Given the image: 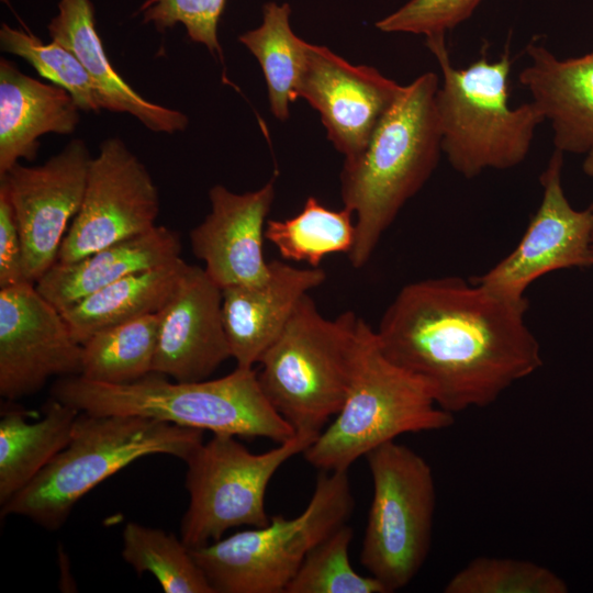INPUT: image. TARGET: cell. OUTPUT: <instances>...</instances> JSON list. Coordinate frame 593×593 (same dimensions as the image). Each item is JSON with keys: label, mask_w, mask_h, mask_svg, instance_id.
Returning a JSON list of instances; mask_svg holds the SVG:
<instances>
[{"label": "cell", "mask_w": 593, "mask_h": 593, "mask_svg": "<svg viewBox=\"0 0 593 593\" xmlns=\"http://www.w3.org/2000/svg\"><path fill=\"white\" fill-rule=\"evenodd\" d=\"M527 309L474 280L428 278L402 287L374 332L385 357L454 415L493 404L542 366Z\"/></svg>", "instance_id": "1"}, {"label": "cell", "mask_w": 593, "mask_h": 593, "mask_svg": "<svg viewBox=\"0 0 593 593\" xmlns=\"http://www.w3.org/2000/svg\"><path fill=\"white\" fill-rule=\"evenodd\" d=\"M438 76L428 71L403 86L365 149L345 159L340 172L344 208L356 216L355 242L347 255L363 267L404 204L436 169L441 134L435 97Z\"/></svg>", "instance_id": "2"}, {"label": "cell", "mask_w": 593, "mask_h": 593, "mask_svg": "<svg viewBox=\"0 0 593 593\" xmlns=\"http://www.w3.org/2000/svg\"><path fill=\"white\" fill-rule=\"evenodd\" d=\"M51 395L93 415L142 416L278 444L296 434L268 400L254 368L236 367L222 378L190 382H170L157 372L126 384L67 376L53 384Z\"/></svg>", "instance_id": "3"}, {"label": "cell", "mask_w": 593, "mask_h": 593, "mask_svg": "<svg viewBox=\"0 0 593 593\" xmlns=\"http://www.w3.org/2000/svg\"><path fill=\"white\" fill-rule=\"evenodd\" d=\"M372 327L351 311L324 317L310 294L262 355L260 385L295 433L318 435L342 409Z\"/></svg>", "instance_id": "4"}, {"label": "cell", "mask_w": 593, "mask_h": 593, "mask_svg": "<svg viewBox=\"0 0 593 593\" xmlns=\"http://www.w3.org/2000/svg\"><path fill=\"white\" fill-rule=\"evenodd\" d=\"M202 443L201 429L80 412L67 446L1 505V516H24L47 530L59 529L85 494L131 462L155 454L184 461Z\"/></svg>", "instance_id": "5"}, {"label": "cell", "mask_w": 593, "mask_h": 593, "mask_svg": "<svg viewBox=\"0 0 593 593\" xmlns=\"http://www.w3.org/2000/svg\"><path fill=\"white\" fill-rule=\"evenodd\" d=\"M426 46L441 70L435 104L443 154L452 169L471 179L486 169L523 163L545 119L532 101L510 105V51L495 61L483 54L466 68H456L446 35L427 36Z\"/></svg>", "instance_id": "6"}, {"label": "cell", "mask_w": 593, "mask_h": 593, "mask_svg": "<svg viewBox=\"0 0 593 593\" xmlns=\"http://www.w3.org/2000/svg\"><path fill=\"white\" fill-rule=\"evenodd\" d=\"M354 507L348 470L320 471L298 516L275 515L190 550L215 593H284L310 550L346 524Z\"/></svg>", "instance_id": "7"}, {"label": "cell", "mask_w": 593, "mask_h": 593, "mask_svg": "<svg viewBox=\"0 0 593 593\" xmlns=\"http://www.w3.org/2000/svg\"><path fill=\"white\" fill-rule=\"evenodd\" d=\"M454 422L423 381L385 357L372 329L342 409L303 457L320 471L348 470L402 434L440 430Z\"/></svg>", "instance_id": "8"}, {"label": "cell", "mask_w": 593, "mask_h": 593, "mask_svg": "<svg viewBox=\"0 0 593 593\" xmlns=\"http://www.w3.org/2000/svg\"><path fill=\"white\" fill-rule=\"evenodd\" d=\"M365 457L373 493L360 563L388 592H394L415 578L429 553L436 506L434 475L421 455L395 440Z\"/></svg>", "instance_id": "9"}, {"label": "cell", "mask_w": 593, "mask_h": 593, "mask_svg": "<svg viewBox=\"0 0 593 593\" xmlns=\"http://www.w3.org/2000/svg\"><path fill=\"white\" fill-rule=\"evenodd\" d=\"M318 435L296 433L261 454L249 451L230 434H213L184 460L189 505L180 538L194 549L220 540L233 527H261L268 484L278 469L303 451Z\"/></svg>", "instance_id": "10"}, {"label": "cell", "mask_w": 593, "mask_h": 593, "mask_svg": "<svg viewBox=\"0 0 593 593\" xmlns=\"http://www.w3.org/2000/svg\"><path fill=\"white\" fill-rule=\"evenodd\" d=\"M159 194L149 171L119 137L91 158L81 206L57 261L71 262L156 226Z\"/></svg>", "instance_id": "11"}, {"label": "cell", "mask_w": 593, "mask_h": 593, "mask_svg": "<svg viewBox=\"0 0 593 593\" xmlns=\"http://www.w3.org/2000/svg\"><path fill=\"white\" fill-rule=\"evenodd\" d=\"M91 158L86 142L74 138L44 164L18 163L0 177L19 225L29 282L36 283L57 261L82 203Z\"/></svg>", "instance_id": "12"}, {"label": "cell", "mask_w": 593, "mask_h": 593, "mask_svg": "<svg viewBox=\"0 0 593 593\" xmlns=\"http://www.w3.org/2000/svg\"><path fill=\"white\" fill-rule=\"evenodd\" d=\"M563 158L558 149L551 154L539 178L541 202L515 249L474 278L475 282L521 301L528 287L546 273L593 266V206L578 211L569 203L562 187Z\"/></svg>", "instance_id": "13"}, {"label": "cell", "mask_w": 593, "mask_h": 593, "mask_svg": "<svg viewBox=\"0 0 593 593\" xmlns=\"http://www.w3.org/2000/svg\"><path fill=\"white\" fill-rule=\"evenodd\" d=\"M82 346L60 313L22 282L0 289V394L15 401L40 391L53 376L81 372Z\"/></svg>", "instance_id": "14"}, {"label": "cell", "mask_w": 593, "mask_h": 593, "mask_svg": "<svg viewBox=\"0 0 593 593\" xmlns=\"http://www.w3.org/2000/svg\"><path fill=\"white\" fill-rule=\"evenodd\" d=\"M402 88L373 67L353 65L325 46L307 43L298 98L320 113L328 139L351 159L365 149Z\"/></svg>", "instance_id": "15"}, {"label": "cell", "mask_w": 593, "mask_h": 593, "mask_svg": "<svg viewBox=\"0 0 593 593\" xmlns=\"http://www.w3.org/2000/svg\"><path fill=\"white\" fill-rule=\"evenodd\" d=\"M209 199L210 213L190 232L194 256L204 262L205 272L221 289L262 283L270 270L264 239L275 180L245 193L215 184Z\"/></svg>", "instance_id": "16"}, {"label": "cell", "mask_w": 593, "mask_h": 593, "mask_svg": "<svg viewBox=\"0 0 593 593\" xmlns=\"http://www.w3.org/2000/svg\"><path fill=\"white\" fill-rule=\"evenodd\" d=\"M153 372L179 382L208 379L231 357L222 318V289L204 268H188L159 312Z\"/></svg>", "instance_id": "17"}, {"label": "cell", "mask_w": 593, "mask_h": 593, "mask_svg": "<svg viewBox=\"0 0 593 593\" xmlns=\"http://www.w3.org/2000/svg\"><path fill=\"white\" fill-rule=\"evenodd\" d=\"M266 281L222 289V318L231 357L253 368L278 338L300 300L326 280L320 267L298 268L269 262Z\"/></svg>", "instance_id": "18"}, {"label": "cell", "mask_w": 593, "mask_h": 593, "mask_svg": "<svg viewBox=\"0 0 593 593\" xmlns=\"http://www.w3.org/2000/svg\"><path fill=\"white\" fill-rule=\"evenodd\" d=\"M518 76L532 102L550 123L555 149L586 154L593 145V51L560 59L535 41Z\"/></svg>", "instance_id": "19"}, {"label": "cell", "mask_w": 593, "mask_h": 593, "mask_svg": "<svg viewBox=\"0 0 593 593\" xmlns=\"http://www.w3.org/2000/svg\"><path fill=\"white\" fill-rule=\"evenodd\" d=\"M47 31L52 41L79 59L100 93L103 110L130 114L156 133L186 130L189 119L184 113L146 100L113 68L97 31L91 0H59Z\"/></svg>", "instance_id": "20"}, {"label": "cell", "mask_w": 593, "mask_h": 593, "mask_svg": "<svg viewBox=\"0 0 593 593\" xmlns=\"http://www.w3.org/2000/svg\"><path fill=\"white\" fill-rule=\"evenodd\" d=\"M80 109L63 88L22 72L0 60V177L20 159L32 161L46 134H71Z\"/></svg>", "instance_id": "21"}, {"label": "cell", "mask_w": 593, "mask_h": 593, "mask_svg": "<svg viewBox=\"0 0 593 593\" xmlns=\"http://www.w3.org/2000/svg\"><path fill=\"white\" fill-rule=\"evenodd\" d=\"M177 232L156 225L150 231L118 242L71 262L56 261L35 283L58 311L138 271L170 262L181 255Z\"/></svg>", "instance_id": "22"}, {"label": "cell", "mask_w": 593, "mask_h": 593, "mask_svg": "<svg viewBox=\"0 0 593 593\" xmlns=\"http://www.w3.org/2000/svg\"><path fill=\"white\" fill-rule=\"evenodd\" d=\"M188 265L180 257L128 275L60 311L72 338L82 345L98 332L160 312Z\"/></svg>", "instance_id": "23"}, {"label": "cell", "mask_w": 593, "mask_h": 593, "mask_svg": "<svg viewBox=\"0 0 593 593\" xmlns=\"http://www.w3.org/2000/svg\"><path fill=\"white\" fill-rule=\"evenodd\" d=\"M80 411L51 396L34 423L7 406L0 418V504L24 489L69 443Z\"/></svg>", "instance_id": "24"}, {"label": "cell", "mask_w": 593, "mask_h": 593, "mask_svg": "<svg viewBox=\"0 0 593 593\" xmlns=\"http://www.w3.org/2000/svg\"><path fill=\"white\" fill-rule=\"evenodd\" d=\"M290 16L289 3L267 2L262 7L260 25L238 37L259 61L267 83L270 110L280 121L289 118L290 104L298 99L307 45L293 32Z\"/></svg>", "instance_id": "25"}, {"label": "cell", "mask_w": 593, "mask_h": 593, "mask_svg": "<svg viewBox=\"0 0 593 593\" xmlns=\"http://www.w3.org/2000/svg\"><path fill=\"white\" fill-rule=\"evenodd\" d=\"M160 313L96 333L82 346V378L108 384H126L153 372Z\"/></svg>", "instance_id": "26"}, {"label": "cell", "mask_w": 593, "mask_h": 593, "mask_svg": "<svg viewBox=\"0 0 593 593\" xmlns=\"http://www.w3.org/2000/svg\"><path fill=\"white\" fill-rule=\"evenodd\" d=\"M353 212L333 210L309 197L302 210L284 220H268L265 237L286 260L320 267L328 255L349 254L355 242Z\"/></svg>", "instance_id": "27"}, {"label": "cell", "mask_w": 593, "mask_h": 593, "mask_svg": "<svg viewBox=\"0 0 593 593\" xmlns=\"http://www.w3.org/2000/svg\"><path fill=\"white\" fill-rule=\"evenodd\" d=\"M122 557L136 573H152L166 593H215L190 548L163 529L128 522Z\"/></svg>", "instance_id": "28"}, {"label": "cell", "mask_w": 593, "mask_h": 593, "mask_svg": "<svg viewBox=\"0 0 593 593\" xmlns=\"http://www.w3.org/2000/svg\"><path fill=\"white\" fill-rule=\"evenodd\" d=\"M0 47L3 52L26 60L36 72L51 83L65 89L80 111L103 110L100 93L75 54L52 41L44 43L31 32L2 23Z\"/></svg>", "instance_id": "29"}, {"label": "cell", "mask_w": 593, "mask_h": 593, "mask_svg": "<svg viewBox=\"0 0 593 593\" xmlns=\"http://www.w3.org/2000/svg\"><path fill=\"white\" fill-rule=\"evenodd\" d=\"M354 530L336 528L306 555L284 593H389L372 575H361L349 560Z\"/></svg>", "instance_id": "30"}, {"label": "cell", "mask_w": 593, "mask_h": 593, "mask_svg": "<svg viewBox=\"0 0 593 593\" xmlns=\"http://www.w3.org/2000/svg\"><path fill=\"white\" fill-rule=\"evenodd\" d=\"M446 593H566L568 585L550 569L533 561L478 557L454 574Z\"/></svg>", "instance_id": "31"}, {"label": "cell", "mask_w": 593, "mask_h": 593, "mask_svg": "<svg viewBox=\"0 0 593 593\" xmlns=\"http://www.w3.org/2000/svg\"><path fill=\"white\" fill-rule=\"evenodd\" d=\"M225 4L226 0H145L137 15L160 33L181 24L189 40L222 59L217 30Z\"/></svg>", "instance_id": "32"}, {"label": "cell", "mask_w": 593, "mask_h": 593, "mask_svg": "<svg viewBox=\"0 0 593 593\" xmlns=\"http://www.w3.org/2000/svg\"><path fill=\"white\" fill-rule=\"evenodd\" d=\"M482 0H410L376 22L385 33L446 35L468 20Z\"/></svg>", "instance_id": "33"}, {"label": "cell", "mask_w": 593, "mask_h": 593, "mask_svg": "<svg viewBox=\"0 0 593 593\" xmlns=\"http://www.w3.org/2000/svg\"><path fill=\"white\" fill-rule=\"evenodd\" d=\"M26 281L19 225L8 190L0 182V289Z\"/></svg>", "instance_id": "34"}, {"label": "cell", "mask_w": 593, "mask_h": 593, "mask_svg": "<svg viewBox=\"0 0 593 593\" xmlns=\"http://www.w3.org/2000/svg\"><path fill=\"white\" fill-rule=\"evenodd\" d=\"M582 168L585 175L593 177V145L585 154Z\"/></svg>", "instance_id": "35"}, {"label": "cell", "mask_w": 593, "mask_h": 593, "mask_svg": "<svg viewBox=\"0 0 593 593\" xmlns=\"http://www.w3.org/2000/svg\"><path fill=\"white\" fill-rule=\"evenodd\" d=\"M592 253H593V232H592Z\"/></svg>", "instance_id": "36"}]
</instances>
